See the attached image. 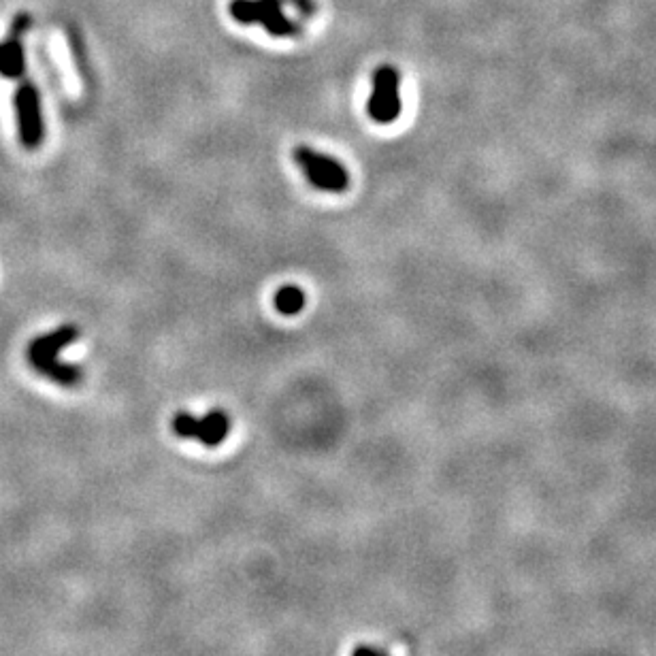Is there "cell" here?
Returning a JSON list of instances; mask_svg holds the SVG:
<instances>
[{
	"instance_id": "cell-1",
	"label": "cell",
	"mask_w": 656,
	"mask_h": 656,
	"mask_svg": "<svg viewBox=\"0 0 656 656\" xmlns=\"http://www.w3.org/2000/svg\"><path fill=\"white\" fill-rule=\"evenodd\" d=\"M79 339V328L75 324H62L52 333H45L30 341L28 363L37 373L45 375L49 382L64 388H75L84 382V371L77 365L62 363L60 352Z\"/></svg>"
},
{
	"instance_id": "cell-2",
	"label": "cell",
	"mask_w": 656,
	"mask_h": 656,
	"mask_svg": "<svg viewBox=\"0 0 656 656\" xmlns=\"http://www.w3.org/2000/svg\"><path fill=\"white\" fill-rule=\"evenodd\" d=\"M292 158L297 162V167L301 169L307 182L316 190L341 194L350 188V173L337 158L322 154L309 145L294 147Z\"/></svg>"
},
{
	"instance_id": "cell-3",
	"label": "cell",
	"mask_w": 656,
	"mask_h": 656,
	"mask_svg": "<svg viewBox=\"0 0 656 656\" xmlns=\"http://www.w3.org/2000/svg\"><path fill=\"white\" fill-rule=\"evenodd\" d=\"M401 75L392 64H382L373 71L367 113L375 124L388 126L401 116Z\"/></svg>"
},
{
	"instance_id": "cell-4",
	"label": "cell",
	"mask_w": 656,
	"mask_h": 656,
	"mask_svg": "<svg viewBox=\"0 0 656 656\" xmlns=\"http://www.w3.org/2000/svg\"><path fill=\"white\" fill-rule=\"evenodd\" d=\"M171 429L179 439L201 441L205 448H218L231 435V416L224 409H209L203 418H196L190 412H177L171 420Z\"/></svg>"
},
{
	"instance_id": "cell-5",
	"label": "cell",
	"mask_w": 656,
	"mask_h": 656,
	"mask_svg": "<svg viewBox=\"0 0 656 656\" xmlns=\"http://www.w3.org/2000/svg\"><path fill=\"white\" fill-rule=\"evenodd\" d=\"M15 120H18L20 143L26 150H37L45 139V122L41 109V94L32 81H22L13 96Z\"/></svg>"
},
{
	"instance_id": "cell-6",
	"label": "cell",
	"mask_w": 656,
	"mask_h": 656,
	"mask_svg": "<svg viewBox=\"0 0 656 656\" xmlns=\"http://www.w3.org/2000/svg\"><path fill=\"white\" fill-rule=\"evenodd\" d=\"M32 20L28 13H18L13 18L9 39L0 43V77L5 79H20L26 71V56H24V35L30 28Z\"/></svg>"
},
{
	"instance_id": "cell-7",
	"label": "cell",
	"mask_w": 656,
	"mask_h": 656,
	"mask_svg": "<svg viewBox=\"0 0 656 656\" xmlns=\"http://www.w3.org/2000/svg\"><path fill=\"white\" fill-rule=\"evenodd\" d=\"M256 24L277 39H294L301 35V26L284 13L282 0H256Z\"/></svg>"
},
{
	"instance_id": "cell-8",
	"label": "cell",
	"mask_w": 656,
	"mask_h": 656,
	"mask_svg": "<svg viewBox=\"0 0 656 656\" xmlns=\"http://www.w3.org/2000/svg\"><path fill=\"white\" fill-rule=\"evenodd\" d=\"M307 299H305V292L301 286L297 284H286L280 290L275 292L273 297V305L275 309L280 311L282 316H297L303 311Z\"/></svg>"
},
{
	"instance_id": "cell-9",
	"label": "cell",
	"mask_w": 656,
	"mask_h": 656,
	"mask_svg": "<svg viewBox=\"0 0 656 656\" xmlns=\"http://www.w3.org/2000/svg\"><path fill=\"white\" fill-rule=\"evenodd\" d=\"M228 13L237 24L252 26L256 24V0H231Z\"/></svg>"
},
{
	"instance_id": "cell-10",
	"label": "cell",
	"mask_w": 656,
	"mask_h": 656,
	"mask_svg": "<svg viewBox=\"0 0 656 656\" xmlns=\"http://www.w3.org/2000/svg\"><path fill=\"white\" fill-rule=\"evenodd\" d=\"M284 3L292 5L301 15H305V18H311V15H316V11H318L316 0H282V5Z\"/></svg>"
},
{
	"instance_id": "cell-11",
	"label": "cell",
	"mask_w": 656,
	"mask_h": 656,
	"mask_svg": "<svg viewBox=\"0 0 656 656\" xmlns=\"http://www.w3.org/2000/svg\"><path fill=\"white\" fill-rule=\"evenodd\" d=\"M352 656H388V654H386L382 648H375V646H367V644H363V646H356V648H354Z\"/></svg>"
}]
</instances>
